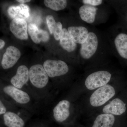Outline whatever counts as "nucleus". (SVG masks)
<instances>
[{
  "mask_svg": "<svg viewBox=\"0 0 127 127\" xmlns=\"http://www.w3.org/2000/svg\"><path fill=\"white\" fill-rule=\"evenodd\" d=\"M72 103L69 100H63L56 105L53 109V116L56 122L65 123L70 119L74 113Z\"/></svg>",
  "mask_w": 127,
  "mask_h": 127,
  "instance_id": "nucleus-7",
  "label": "nucleus"
},
{
  "mask_svg": "<svg viewBox=\"0 0 127 127\" xmlns=\"http://www.w3.org/2000/svg\"><path fill=\"white\" fill-rule=\"evenodd\" d=\"M119 77L108 84L84 94L82 109L89 118L121 92Z\"/></svg>",
  "mask_w": 127,
  "mask_h": 127,
  "instance_id": "nucleus-2",
  "label": "nucleus"
},
{
  "mask_svg": "<svg viewBox=\"0 0 127 127\" xmlns=\"http://www.w3.org/2000/svg\"><path fill=\"white\" fill-rule=\"evenodd\" d=\"M29 77L32 84L37 88L45 87L49 81V76L41 64H35L31 67L29 70Z\"/></svg>",
  "mask_w": 127,
  "mask_h": 127,
  "instance_id": "nucleus-9",
  "label": "nucleus"
},
{
  "mask_svg": "<svg viewBox=\"0 0 127 127\" xmlns=\"http://www.w3.org/2000/svg\"><path fill=\"white\" fill-rule=\"evenodd\" d=\"M60 44L63 49L68 53L74 51L77 47V43L73 41L67 29L65 28L63 29L60 39Z\"/></svg>",
  "mask_w": 127,
  "mask_h": 127,
  "instance_id": "nucleus-18",
  "label": "nucleus"
},
{
  "mask_svg": "<svg viewBox=\"0 0 127 127\" xmlns=\"http://www.w3.org/2000/svg\"><path fill=\"white\" fill-rule=\"evenodd\" d=\"M3 91L5 94L20 104H26L30 101V97L26 92L11 85L4 87Z\"/></svg>",
  "mask_w": 127,
  "mask_h": 127,
  "instance_id": "nucleus-14",
  "label": "nucleus"
},
{
  "mask_svg": "<svg viewBox=\"0 0 127 127\" xmlns=\"http://www.w3.org/2000/svg\"><path fill=\"white\" fill-rule=\"evenodd\" d=\"M79 7L78 13L82 20L89 25H98L106 20V15H103L101 6H93L82 4Z\"/></svg>",
  "mask_w": 127,
  "mask_h": 127,
  "instance_id": "nucleus-4",
  "label": "nucleus"
},
{
  "mask_svg": "<svg viewBox=\"0 0 127 127\" xmlns=\"http://www.w3.org/2000/svg\"><path fill=\"white\" fill-rule=\"evenodd\" d=\"M122 117L107 113L95 114L89 117L91 122L88 127H119Z\"/></svg>",
  "mask_w": 127,
  "mask_h": 127,
  "instance_id": "nucleus-6",
  "label": "nucleus"
},
{
  "mask_svg": "<svg viewBox=\"0 0 127 127\" xmlns=\"http://www.w3.org/2000/svg\"><path fill=\"white\" fill-rule=\"evenodd\" d=\"M7 13L11 18L26 20L30 16V8L27 5L20 4L18 6H11L7 9Z\"/></svg>",
  "mask_w": 127,
  "mask_h": 127,
  "instance_id": "nucleus-17",
  "label": "nucleus"
},
{
  "mask_svg": "<svg viewBox=\"0 0 127 127\" xmlns=\"http://www.w3.org/2000/svg\"><path fill=\"white\" fill-rule=\"evenodd\" d=\"M67 30L75 43L81 45L87 39L90 28L87 26H71L68 27Z\"/></svg>",
  "mask_w": 127,
  "mask_h": 127,
  "instance_id": "nucleus-13",
  "label": "nucleus"
},
{
  "mask_svg": "<svg viewBox=\"0 0 127 127\" xmlns=\"http://www.w3.org/2000/svg\"><path fill=\"white\" fill-rule=\"evenodd\" d=\"M127 111V101L123 97L122 94L120 93L104 106L97 110L94 114L107 113L115 116H123Z\"/></svg>",
  "mask_w": 127,
  "mask_h": 127,
  "instance_id": "nucleus-5",
  "label": "nucleus"
},
{
  "mask_svg": "<svg viewBox=\"0 0 127 127\" xmlns=\"http://www.w3.org/2000/svg\"><path fill=\"white\" fill-rule=\"evenodd\" d=\"M102 0H83L81 2L83 4L87 5L93 6H100L103 4Z\"/></svg>",
  "mask_w": 127,
  "mask_h": 127,
  "instance_id": "nucleus-23",
  "label": "nucleus"
},
{
  "mask_svg": "<svg viewBox=\"0 0 127 127\" xmlns=\"http://www.w3.org/2000/svg\"><path fill=\"white\" fill-rule=\"evenodd\" d=\"M46 20L50 33L53 34L57 22H56L53 17L51 15H48L46 17Z\"/></svg>",
  "mask_w": 127,
  "mask_h": 127,
  "instance_id": "nucleus-21",
  "label": "nucleus"
},
{
  "mask_svg": "<svg viewBox=\"0 0 127 127\" xmlns=\"http://www.w3.org/2000/svg\"><path fill=\"white\" fill-rule=\"evenodd\" d=\"M126 19H127V15H126Z\"/></svg>",
  "mask_w": 127,
  "mask_h": 127,
  "instance_id": "nucleus-27",
  "label": "nucleus"
},
{
  "mask_svg": "<svg viewBox=\"0 0 127 127\" xmlns=\"http://www.w3.org/2000/svg\"><path fill=\"white\" fill-rule=\"evenodd\" d=\"M30 79L29 70L26 66L22 65L17 68L16 73L11 79L12 86L21 89Z\"/></svg>",
  "mask_w": 127,
  "mask_h": 127,
  "instance_id": "nucleus-15",
  "label": "nucleus"
},
{
  "mask_svg": "<svg viewBox=\"0 0 127 127\" xmlns=\"http://www.w3.org/2000/svg\"><path fill=\"white\" fill-rule=\"evenodd\" d=\"M6 112V109L1 100L0 101V115H4Z\"/></svg>",
  "mask_w": 127,
  "mask_h": 127,
  "instance_id": "nucleus-24",
  "label": "nucleus"
},
{
  "mask_svg": "<svg viewBox=\"0 0 127 127\" xmlns=\"http://www.w3.org/2000/svg\"><path fill=\"white\" fill-rule=\"evenodd\" d=\"M43 66L48 76L51 78L64 76L70 70L67 64L61 60H46Z\"/></svg>",
  "mask_w": 127,
  "mask_h": 127,
  "instance_id": "nucleus-10",
  "label": "nucleus"
},
{
  "mask_svg": "<svg viewBox=\"0 0 127 127\" xmlns=\"http://www.w3.org/2000/svg\"><path fill=\"white\" fill-rule=\"evenodd\" d=\"M5 45V42L2 39H1L0 40V49H2Z\"/></svg>",
  "mask_w": 127,
  "mask_h": 127,
  "instance_id": "nucleus-25",
  "label": "nucleus"
},
{
  "mask_svg": "<svg viewBox=\"0 0 127 127\" xmlns=\"http://www.w3.org/2000/svg\"><path fill=\"white\" fill-rule=\"evenodd\" d=\"M21 56V52L17 48L14 46L8 47L1 60L2 68L6 70L12 67L17 63Z\"/></svg>",
  "mask_w": 127,
  "mask_h": 127,
  "instance_id": "nucleus-11",
  "label": "nucleus"
},
{
  "mask_svg": "<svg viewBox=\"0 0 127 127\" xmlns=\"http://www.w3.org/2000/svg\"><path fill=\"white\" fill-rule=\"evenodd\" d=\"M104 37L100 32L90 28L88 37L81 45L79 55L86 70L107 64L105 61L107 45Z\"/></svg>",
  "mask_w": 127,
  "mask_h": 127,
  "instance_id": "nucleus-1",
  "label": "nucleus"
},
{
  "mask_svg": "<svg viewBox=\"0 0 127 127\" xmlns=\"http://www.w3.org/2000/svg\"><path fill=\"white\" fill-rule=\"evenodd\" d=\"M110 43L115 53L120 58L127 60V33L113 32Z\"/></svg>",
  "mask_w": 127,
  "mask_h": 127,
  "instance_id": "nucleus-8",
  "label": "nucleus"
},
{
  "mask_svg": "<svg viewBox=\"0 0 127 127\" xmlns=\"http://www.w3.org/2000/svg\"><path fill=\"white\" fill-rule=\"evenodd\" d=\"M44 3L47 7L56 11L64 10L67 4L66 0H45Z\"/></svg>",
  "mask_w": 127,
  "mask_h": 127,
  "instance_id": "nucleus-20",
  "label": "nucleus"
},
{
  "mask_svg": "<svg viewBox=\"0 0 127 127\" xmlns=\"http://www.w3.org/2000/svg\"><path fill=\"white\" fill-rule=\"evenodd\" d=\"M118 77L116 69L107 64L88 69L80 86V93L85 94L94 91Z\"/></svg>",
  "mask_w": 127,
  "mask_h": 127,
  "instance_id": "nucleus-3",
  "label": "nucleus"
},
{
  "mask_svg": "<svg viewBox=\"0 0 127 127\" xmlns=\"http://www.w3.org/2000/svg\"><path fill=\"white\" fill-rule=\"evenodd\" d=\"M28 32L32 40L36 44L41 42H46L50 39V36L47 32L40 30L33 23H30L28 25Z\"/></svg>",
  "mask_w": 127,
  "mask_h": 127,
  "instance_id": "nucleus-16",
  "label": "nucleus"
},
{
  "mask_svg": "<svg viewBox=\"0 0 127 127\" xmlns=\"http://www.w3.org/2000/svg\"><path fill=\"white\" fill-rule=\"evenodd\" d=\"M4 124L7 127H24L25 122L21 118L13 112H6L3 115Z\"/></svg>",
  "mask_w": 127,
  "mask_h": 127,
  "instance_id": "nucleus-19",
  "label": "nucleus"
},
{
  "mask_svg": "<svg viewBox=\"0 0 127 127\" xmlns=\"http://www.w3.org/2000/svg\"><path fill=\"white\" fill-rule=\"evenodd\" d=\"M28 28L27 23L25 19L15 18L10 23V31L17 38L20 40L28 39Z\"/></svg>",
  "mask_w": 127,
  "mask_h": 127,
  "instance_id": "nucleus-12",
  "label": "nucleus"
},
{
  "mask_svg": "<svg viewBox=\"0 0 127 127\" xmlns=\"http://www.w3.org/2000/svg\"><path fill=\"white\" fill-rule=\"evenodd\" d=\"M16 1L20 2L21 4H24L26 2H30L31 0H17Z\"/></svg>",
  "mask_w": 127,
  "mask_h": 127,
  "instance_id": "nucleus-26",
  "label": "nucleus"
},
{
  "mask_svg": "<svg viewBox=\"0 0 127 127\" xmlns=\"http://www.w3.org/2000/svg\"><path fill=\"white\" fill-rule=\"evenodd\" d=\"M63 26L61 22H58L57 23L56 25L53 32V35H54L55 39L56 40H59L61 38V36L63 31Z\"/></svg>",
  "mask_w": 127,
  "mask_h": 127,
  "instance_id": "nucleus-22",
  "label": "nucleus"
}]
</instances>
